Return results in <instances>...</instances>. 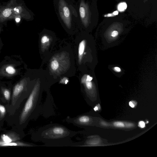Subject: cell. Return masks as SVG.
Returning <instances> with one entry per match:
<instances>
[{"mask_svg":"<svg viewBox=\"0 0 157 157\" xmlns=\"http://www.w3.org/2000/svg\"><path fill=\"white\" fill-rule=\"evenodd\" d=\"M49 40V39L47 35H44L42 37L41 42L42 43H45V42H48Z\"/></svg>","mask_w":157,"mask_h":157,"instance_id":"2e32d148","label":"cell"},{"mask_svg":"<svg viewBox=\"0 0 157 157\" xmlns=\"http://www.w3.org/2000/svg\"><path fill=\"white\" fill-rule=\"evenodd\" d=\"M24 88V85L22 83L17 84L14 88L12 99V104L15 105L18 97L23 91Z\"/></svg>","mask_w":157,"mask_h":157,"instance_id":"5b68a950","label":"cell"},{"mask_svg":"<svg viewBox=\"0 0 157 157\" xmlns=\"http://www.w3.org/2000/svg\"><path fill=\"white\" fill-rule=\"evenodd\" d=\"M126 126L127 127H131L134 126V125L133 123H127L126 124Z\"/></svg>","mask_w":157,"mask_h":157,"instance_id":"ffe728a7","label":"cell"},{"mask_svg":"<svg viewBox=\"0 0 157 157\" xmlns=\"http://www.w3.org/2000/svg\"><path fill=\"white\" fill-rule=\"evenodd\" d=\"M118 12L117 11L115 12H114V14L115 15H117L118 14Z\"/></svg>","mask_w":157,"mask_h":157,"instance_id":"484cf974","label":"cell"},{"mask_svg":"<svg viewBox=\"0 0 157 157\" xmlns=\"http://www.w3.org/2000/svg\"><path fill=\"white\" fill-rule=\"evenodd\" d=\"M20 18H17L16 19V21L17 23L20 22Z\"/></svg>","mask_w":157,"mask_h":157,"instance_id":"d4e9b609","label":"cell"},{"mask_svg":"<svg viewBox=\"0 0 157 157\" xmlns=\"http://www.w3.org/2000/svg\"><path fill=\"white\" fill-rule=\"evenodd\" d=\"M84 84H85V86L88 90H90L92 89V84L91 81H86Z\"/></svg>","mask_w":157,"mask_h":157,"instance_id":"9a60e30c","label":"cell"},{"mask_svg":"<svg viewBox=\"0 0 157 157\" xmlns=\"http://www.w3.org/2000/svg\"><path fill=\"white\" fill-rule=\"evenodd\" d=\"M138 126L141 128H143L145 127V123L143 121H141L139 122Z\"/></svg>","mask_w":157,"mask_h":157,"instance_id":"e0dca14e","label":"cell"},{"mask_svg":"<svg viewBox=\"0 0 157 157\" xmlns=\"http://www.w3.org/2000/svg\"><path fill=\"white\" fill-rule=\"evenodd\" d=\"M14 11H16L17 9H16V8H14Z\"/></svg>","mask_w":157,"mask_h":157,"instance_id":"83f0119b","label":"cell"},{"mask_svg":"<svg viewBox=\"0 0 157 157\" xmlns=\"http://www.w3.org/2000/svg\"><path fill=\"white\" fill-rule=\"evenodd\" d=\"M4 97L7 100H9L10 98V93L7 89H5L3 91Z\"/></svg>","mask_w":157,"mask_h":157,"instance_id":"30bf717a","label":"cell"},{"mask_svg":"<svg viewBox=\"0 0 157 157\" xmlns=\"http://www.w3.org/2000/svg\"><path fill=\"white\" fill-rule=\"evenodd\" d=\"M115 70L117 72H120L121 71V69L118 67H115L114 68Z\"/></svg>","mask_w":157,"mask_h":157,"instance_id":"7402d4cb","label":"cell"},{"mask_svg":"<svg viewBox=\"0 0 157 157\" xmlns=\"http://www.w3.org/2000/svg\"><path fill=\"white\" fill-rule=\"evenodd\" d=\"M78 134V131L62 125L51 123L39 128L36 133L35 140L44 143L42 146L73 147L72 138Z\"/></svg>","mask_w":157,"mask_h":157,"instance_id":"6da1fadb","label":"cell"},{"mask_svg":"<svg viewBox=\"0 0 157 157\" xmlns=\"http://www.w3.org/2000/svg\"><path fill=\"white\" fill-rule=\"evenodd\" d=\"M92 79H93V78H92V77H91L89 75H87V76H86V81H91L92 80Z\"/></svg>","mask_w":157,"mask_h":157,"instance_id":"d6986e66","label":"cell"},{"mask_svg":"<svg viewBox=\"0 0 157 157\" xmlns=\"http://www.w3.org/2000/svg\"><path fill=\"white\" fill-rule=\"evenodd\" d=\"M6 112L5 108L3 105L0 104V114L1 117L3 118L5 115Z\"/></svg>","mask_w":157,"mask_h":157,"instance_id":"7c38bea8","label":"cell"},{"mask_svg":"<svg viewBox=\"0 0 157 157\" xmlns=\"http://www.w3.org/2000/svg\"><path fill=\"white\" fill-rule=\"evenodd\" d=\"M127 7V4L126 3H121L119 5L118 9L120 11H123L126 9Z\"/></svg>","mask_w":157,"mask_h":157,"instance_id":"8fae6325","label":"cell"},{"mask_svg":"<svg viewBox=\"0 0 157 157\" xmlns=\"http://www.w3.org/2000/svg\"><path fill=\"white\" fill-rule=\"evenodd\" d=\"M55 12L62 26L68 32H76L79 28L75 0H53Z\"/></svg>","mask_w":157,"mask_h":157,"instance_id":"7a4b0ae2","label":"cell"},{"mask_svg":"<svg viewBox=\"0 0 157 157\" xmlns=\"http://www.w3.org/2000/svg\"><path fill=\"white\" fill-rule=\"evenodd\" d=\"M118 33L117 31H114L112 32V36L113 37H115L117 36L118 35Z\"/></svg>","mask_w":157,"mask_h":157,"instance_id":"ac0fdd59","label":"cell"},{"mask_svg":"<svg viewBox=\"0 0 157 157\" xmlns=\"http://www.w3.org/2000/svg\"><path fill=\"white\" fill-rule=\"evenodd\" d=\"M99 107L96 106L94 107V109L95 111H96L98 110H99Z\"/></svg>","mask_w":157,"mask_h":157,"instance_id":"cb8c5ba5","label":"cell"},{"mask_svg":"<svg viewBox=\"0 0 157 157\" xmlns=\"http://www.w3.org/2000/svg\"><path fill=\"white\" fill-rule=\"evenodd\" d=\"M115 126L117 127L123 128L125 127V124L124 123L121 122H116L114 123Z\"/></svg>","mask_w":157,"mask_h":157,"instance_id":"5bb4252c","label":"cell"},{"mask_svg":"<svg viewBox=\"0 0 157 157\" xmlns=\"http://www.w3.org/2000/svg\"><path fill=\"white\" fill-rule=\"evenodd\" d=\"M6 72L9 74L12 75L15 73L16 70L14 67L9 66L6 69Z\"/></svg>","mask_w":157,"mask_h":157,"instance_id":"9c48e42d","label":"cell"},{"mask_svg":"<svg viewBox=\"0 0 157 157\" xmlns=\"http://www.w3.org/2000/svg\"><path fill=\"white\" fill-rule=\"evenodd\" d=\"M129 105L132 108L135 107V105L134 104V101H131L129 102Z\"/></svg>","mask_w":157,"mask_h":157,"instance_id":"44dd1931","label":"cell"},{"mask_svg":"<svg viewBox=\"0 0 157 157\" xmlns=\"http://www.w3.org/2000/svg\"><path fill=\"white\" fill-rule=\"evenodd\" d=\"M58 62L56 60H53L51 63V67L52 70L54 71L57 70L59 67Z\"/></svg>","mask_w":157,"mask_h":157,"instance_id":"ba28073f","label":"cell"},{"mask_svg":"<svg viewBox=\"0 0 157 157\" xmlns=\"http://www.w3.org/2000/svg\"><path fill=\"white\" fill-rule=\"evenodd\" d=\"M11 13L12 10L11 9H7L4 11L3 14L4 17H7L11 15Z\"/></svg>","mask_w":157,"mask_h":157,"instance_id":"4fadbf2b","label":"cell"},{"mask_svg":"<svg viewBox=\"0 0 157 157\" xmlns=\"http://www.w3.org/2000/svg\"><path fill=\"white\" fill-rule=\"evenodd\" d=\"M101 124L104 126H107V124L106 123L104 122H101Z\"/></svg>","mask_w":157,"mask_h":157,"instance_id":"603a6c76","label":"cell"},{"mask_svg":"<svg viewBox=\"0 0 157 157\" xmlns=\"http://www.w3.org/2000/svg\"><path fill=\"white\" fill-rule=\"evenodd\" d=\"M20 138L19 135L13 132H10L2 135L0 138V143H7L19 140Z\"/></svg>","mask_w":157,"mask_h":157,"instance_id":"277c9868","label":"cell"},{"mask_svg":"<svg viewBox=\"0 0 157 157\" xmlns=\"http://www.w3.org/2000/svg\"><path fill=\"white\" fill-rule=\"evenodd\" d=\"M8 146H18L22 147H32L35 146H42V145H36L27 143L22 142H14L7 143H0V147Z\"/></svg>","mask_w":157,"mask_h":157,"instance_id":"8992f818","label":"cell"},{"mask_svg":"<svg viewBox=\"0 0 157 157\" xmlns=\"http://www.w3.org/2000/svg\"><path fill=\"white\" fill-rule=\"evenodd\" d=\"M86 45L85 41L83 40L79 44L78 47V58L79 62L81 61L83 55L84 53Z\"/></svg>","mask_w":157,"mask_h":157,"instance_id":"52a82bcc","label":"cell"},{"mask_svg":"<svg viewBox=\"0 0 157 157\" xmlns=\"http://www.w3.org/2000/svg\"><path fill=\"white\" fill-rule=\"evenodd\" d=\"M16 11L17 12H19V10H18V9H17Z\"/></svg>","mask_w":157,"mask_h":157,"instance_id":"4316f807","label":"cell"},{"mask_svg":"<svg viewBox=\"0 0 157 157\" xmlns=\"http://www.w3.org/2000/svg\"><path fill=\"white\" fill-rule=\"evenodd\" d=\"M42 90L39 84L34 87L27 100L20 118V124L26 122L34 114L35 117L42 114L43 106L41 103Z\"/></svg>","mask_w":157,"mask_h":157,"instance_id":"3957f363","label":"cell"}]
</instances>
